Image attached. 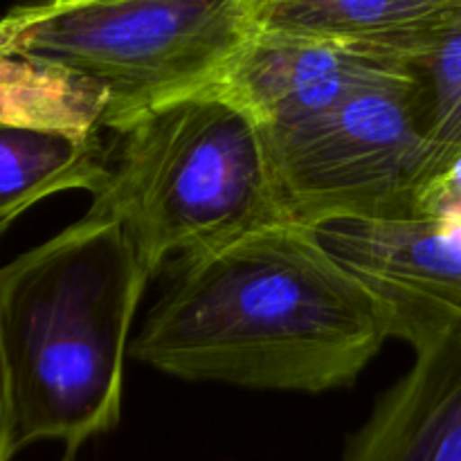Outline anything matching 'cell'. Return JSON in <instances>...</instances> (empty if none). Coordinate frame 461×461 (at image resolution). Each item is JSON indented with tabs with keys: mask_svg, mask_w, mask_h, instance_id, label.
I'll return each instance as SVG.
<instances>
[{
	"mask_svg": "<svg viewBox=\"0 0 461 461\" xmlns=\"http://www.w3.org/2000/svg\"><path fill=\"white\" fill-rule=\"evenodd\" d=\"M174 266L129 349L169 376L320 394L351 385L392 338L385 306L297 219Z\"/></svg>",
	"mask_w": 461,
	"mask_h": 461,
	"instance_id": "cell-1",
	"label": "cell"
},
{
	"mask_svg": "<svg viewBox=\"0 0 461 461\" xmlns=\"http://www.w3.org/2000/svg\"><path fill=\"white\" fill-rule=\"evenodd\" d=\"M151 275L120 221L88 214L0 268V347L16 453L68 457L120 423L131 327Z\"/></svg>",
	"mask_w": 461,
	"mask_h": 461,
	"instance_id": "cell-2",
	"label": "cell"
},
{
	"mask_svg": "<svg viewBox=\"0 0 461 461\" xmlns=\"http://www.w3.org/2000/svg\"><path fill=\"white\" fill-rule=\"evenodd\" d=\"M88 212L120 221L144 268L295 219L264 126L221 81L115 131Z\"/></svg>",
	"mask_w": 461,
	"mask_h": 461,
	"instance_id": "cell-3",
	"label": "cell"
},
{
	"mask_svg": "<svg viewBox=\"0 0 461 461\" xmlns=\"http://www.w3.org/2000/svg\"><path fill=\"white\" fill-rule=\"evenodd\" d=\"M9 43L104 104V129L223 77L252 32L250 0H36L0 18Z\"/></svg>",
	"mask_w": 461,
	"mask_h": 461,
	"instance_id": "cell-4",
	"label": "cell"
},
{
	"mask_svg": "<svg viewBox=\"0 0 461 461\" xmlns=\"http://www.w3.org/2000/svg\"><path fill=\"white\" fill-rule=\"evenodd\" d=\"M268 142L302 223L423 214L435 185L455 165L423 131L410 68Z\"/></svg>",
	"mask_w": 461,
	"mask_h": 461,
	"instance_id": "cell-5",
	"label": "cell"
},
{
	"mask_svg": "<svg viewBox=\"0 0 461 461\" xmlns=\"http://www.w3.org/2000/svg\"><path fill=\"white\" fill-rule=\"evenodd\" d=\"M390 315L414 351L461 329V210L399 219L331 216L306 223Z\"/></svg>",
	"mask_w": 461,
	"mask_h": 461,
	"instance_id": "cell-6",
	"label": "cell"
},
{
	"mask_svg": "<svg viewBox=\"0 0 461 461\" xmlns=\"http://www.w3.org/2000/svg\"><path fill=\"white\" fill-rule=\"evenodd\" d=\"M405 70L408 52L390 45L252 30L219 81L270 140Z\"/></svg>",
	"mask_w": 461,
	"mask_h": 461,
	"instance_id": "cell-7",
	"label": "cell"
},
{
	"mask_svg": "<svg viewBox=\"0 0 461 461\" xmlns=\"http://www.w3.org/2000/svg\"><path fill=\"white\" fill-rule=\"evenodd\" d=\"M414 354L340 461H461V329Z\"/></svg>",
	"mask_w": 461,
	"mask_h": 461,
	"instance_id": "cell-8",
	"label": "cell"
},
{
	"mask_svg": "<svg viewBox=\"0 0 461 461\" xmlns=\"http://www.w3.org/2000/svg\"><path fill=\"white\" fill-rule=\"evenodd\" d=\"M108 178L99 133L0 122V221L14 223L32 205L68 189L95 196Z\"/></svg>",
	"mask_w": 461,
	"mask_h": 461,
	"instance_id": "cell-9",
	"label": "cell"
},
{
	"mask_svg": "<svg viewBox=\"0 0 461 461\" xmlns=\"http://www.w3.org/2000/svg\"><path fill=\"white\" fill-rule=\"evenodd\" d=\"M461 0H250L252 30L363 41L412 52Z\"/></svg>",
	"mask_w": 461,
	"mask_h": 461,
	"instance_id": "cell-10",
	"label": "cell"
},
{
	"mask_svg": "<svg viewBox=\"0 0 461 461\" xmlns=\"http://www.w3.org/2000/svg\"><path fill=\"white\" fill-rule=\"evenodd\" d=\"M0 122L99 133L104 104L77 77L14 48L0 27Z\"/></svg>",
	"mask_w": 461,
	"mask_h": 461,
	"instance_id": "cell-11",
	"label": "cell"
},
{
	"mask_svg": "<svg viewBox=\"0 0 461 461\" xmlns=\"http://www.w3.org/2000/svg\"><path fill=\"white\" fill-rule=\"evenodd\" d=\"M408 68L423 131L455 162L461 156V5L428 27L408 54Z\"/></svg>",
	"mask_w": 461,
	"mask_h": 461,
	"instance_id": "cell-12",
	"label": "cell"
},
{
	"mask_svg": "<svg viewBox=\"0 0 461 461\" xmlns=\"http://www.w3.org/2000/svg\"><path fill=\"white\" fill-rule=\"evenodd\" d=\"M16 455L14 448V417L12 396H9V378L5 367L3 347H0V461H9Z\"/></svg>",
	"mask_w": 461,
	"mask_h": 461,
	"instance_id": "cell-13",
	"label": "cell"
},
{
	"mask_svg": "<svg viewBox=\"0 0 461 461\" xmlns=\"http://www.w3.org/2000/svg\"><path fill=\"white\" fill-rule=\"evenodd\" d=\"M9 228H12V223H7V221H0V237H3Z\"/></svg>",
	"mask_w": 461,
	"mask_h": 461,
	"instance_id": "cell-14",
	"label": "cell"
},
{
	"mask_svg": "<svg viewBox=\"0 0 461 461\" xmlns=\"http://www.w3.org/2000/svg\"><path fill=\"white\" fill-rule=\"evenodd\" d=\"M63 461H75V457H68V455H66V459H63Z\"/></svg>",
	"mask_w": 461,
	"mask_h": 461,
	"instance_id": "cell-15",
	"label": "cell"
}]
</instances>
